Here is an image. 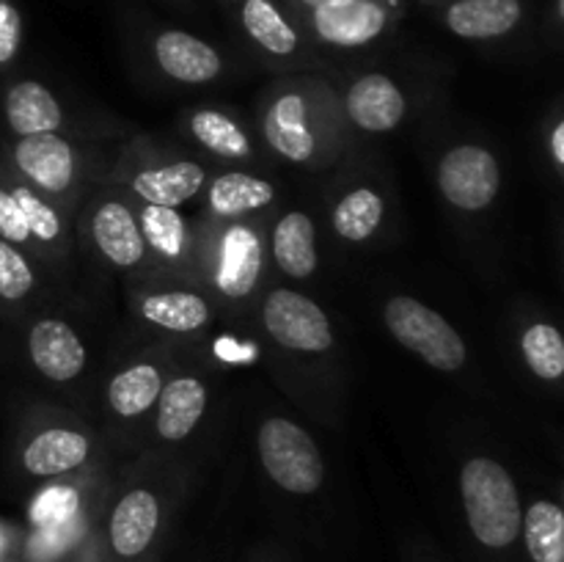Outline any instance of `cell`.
Segmentation results:
<instances>
[{
	"label": "cell",
	"mask_w": 564,
	"mask_h": 562,
	"mask_svg": "<svg viewBox=\"0 0 564 562\" xmlns=\"http://www.w3.org/2000/svg\"><path fill=\"white\" fill-rule=\"evenodd\" d=\"M22 47V14L14 0H0V69L20 55Z\"/></svg>",
	"instance_id": "cell-34"
},
{
	"label": "cell",
	"mask_w": 564,
	"mask_h": 562,
	"mask_svg": "<svg viewBox=\"0 0 564 562\" xmlns=\"http://www.w3.org/2000/svg\"><path fill=\"white\" fill-rule=\"evenodd\" d=\"M135 312L169 334H198L213 320V306L193 290H158L135 295Z\"/></svg>",
	"instance_id": "cell-21"
},
{
	"label": "cell",
	"mask_w": 564,
	"mask_h": 562,
	"mask_svg": "<svg viewBox=\"0 0 564 562\" xmlns=\"http://www.w3.org/2000/svg\"><path fill=\"white\" fill-rule=\"evenodd\" d=\"M279 191L270 180L248 171H224V174L213 176L207 185V213L215 220H246L248 215L259 213V209L270 207L275 202Z\"/></svg>",
	"instance_id": "cell-19"
},
{
	"label": "cell",
	"mask_w": 564,
	"mask_h": 562,
	"mask_svg": "<svg viewBox=\"0 0 564 562\" xmlns=\"http://www.w3.org/2000/svg\"><path fill=\"white\" fill-rule=\"evenodd\" d=\"M523 20V0H455L446 6L444 22L455 36L490 42L516 31Z\"/></svg>",
	"instance_id": "cell-20"
},
{
	"label": "cell",
	"mask_w": 564,
	"mask_h": 562,
	"mask_svg": "<svg viewBox=\"0 0 564 562\" xmlns=\"http://www.w3.org/2000/svg\"><path fill=\"white\" fill-rule=\"evenodd\" d=\"M460 499L471 538L488 551H510L521 540V490L501 461L474 455L460 468Z\"/></svg>",
	"instance_id": "cell-1"
},
{
	"label": "cell",
	"mask_w": 564,
	"mask_h": 562,
	"mask_svg": "<svg viewBox=\"0 0 564 562\" xmlns=\"http://www.w3.org/2000/svg\"><path fill=\"white\" fill-rule=\"evenodd\" d=\"M237 14L248 39L270 58H295L301 53V33L273 0H240Z\"/></svg>",
	"instance_id": "cell-24"
},
{
	"label": "cell",
	"mask_w": 564,
	"mask_h": 562,
	"mask_svg": "<svg viewBox=\"0 0 564 562\" xmlns=\"http://www.w3.org/2000/svg\"><path fill=\"white\" fill-rule=\"evenodd\" d=\"M3 119L14 138L64 130V105L39 80H20L6 88Z\"/></svg>",
	"instance_id": "cell-17"
},
{
	"label": "cell",
	"mask_w": 564,
	"mask_h": 562,
	"mask_svg": "<svg viewBox=\"0 0 564 562\" xmlns=\"http://www.w3.org/2000/svg\"><path fill=\"white\" fill-rule=\"evenodd\" d=\"M551 158H554V163L564 165V125L562 121H556L554 130H551Z\"/></svg>",
	"instance_id": "cell-35"
},
{
	"label": "cell",
	"mask_w": 564,
	"mask_h": 562,
	"mask_svg": "<svg viewBox=\"0 0 564 562\" xmlns=\"http://www.w3.org/2000/svg\"><path fill=\"white\" fill-rule=\"evenodd\" d=\"M435 182L446 202L460 213H482L499 198L501 165L490 149L463 143L441 158Z\"/></svg>",
	"instance_id": "cell-8"
},
{
	"label": "cell",
	"mask_w": 564,
	"mask_h": 562,
	"mask_svg": "<svg viewBox=\"0 0 564 562\" xmlns=\"http://www.w3.org/2000/svg\"><path fill=\"white\" fill-rule=\"evenodd\" d=\"M264 474L284 494L312 496L325 485V461L306 428L286 417H268L257 430Z\"/></svg>",
	"instance_id": "cell-2"
},
{
	"label": "cell",
	"mask_w": 564,
	"mask_h": 562,
	"mask_svg": "<svg viewBox=\"0 0 564 562\" xmlns=\"http://www.w3.org/2000/svg\"><path fill=\"white\" fill-rule=\"evenodd\" d=\"M6 169V165H3ZM6 176H9V185L14 191L17 202H20L22 213H25L28 226H31V235L36 248H61L66 246V224H64V215L42 196L36 193L33 187H28L25 182L17 180L9 169H6Z\"/></svg>",
	"instance_id": "cell-30"
},
{
	"label": "cell",
	"mask_w": 564,
	"mask_h": 562,
	"mask_svg": "<svg viewBox=\"0 0 564 562\" xmlns=\"http://www.w3.org/2000/svg\"><path fill=\"white\" fill-rule=\"evenodd\" d=\"M386 198L375 187H352L334 207V229L345 242H367L383 226Z\"/></svg>",
	"instance_id": "cell-28"
},
{
	"label": "cell",
	"mask_w": 564,
	"mask_h": 562,
	"mask_svg": "<svg viewBox=\"0 0 564 562\" xmlns=\"http://www.w3.org/2000/svg\"><path fill=\"white\" fill-rule=\"evenodd\" d=\"M88 237L99 257L119 270L138 268L147 259L138 213L121 198H97L88 209Z\"/></svg>",
	"instance_id": "cell-12"
},
{
	"label": "cell",
	"mask_w": 564,
	"mask_h": 562,
	"mask_svg": "<svg viewBox=\"0 0 564 562\" xmlns=\"http://www.w3.org/2000/svg\"><path fill=\"white\" fill-rule=\"evenodd\" d=\"M36 290V270L25 251L0 240V301L22 303Z\"/></svg>",
	"instance_id": "cell-32"
},
{
	"label": "cell",
	"mask_w": 564,
	"mask_h": 562,
	"mask_svg": "<svg viewBox=\"0 0 564 562\" xmlns=\"http://www.w3.org/2000/svg\"><path fill=\"white\" fill-rule=\"evenodd\" d=\"M264 237L257 226L235 220L218 235L209 262V284L226 301H246L262 281Z\"/></svg>",
	"instance_id": "cell-9"
},
{
	"label": "cell",
	"mask_w": 564,
	"mask_h": 562,
	"mask_svg": "<svg viewBox=\"0 0 564 562\" xmlns=\"http://www.w3.org/2000/svg\"><path fill=\"white\" fill-rule=\"evenodd\" d=\"M262 136L270 152L290 165H312L323 154L314 102L303 88H281L262 110Z\"/></svg>",
	"instance_id": "cell-6"
},
{
	"label": "cell",
	"mask_w": 564,
	"mask_h": 562,
	"mask_svg": "<svg viewBox=\"0 0 564 562\" xmlns=\"http://www.w3.org/2000/svg\"><path fill=\"white\" fill-rule=\"evenodd\" d=\"M138 226H141L147 251L160 257L169 264L191 262V226L176 207H158L143 204L138 209Z\"/></svg>",
	"instance_id": "cell-26"
},
{
	"label": "cell",
	"mask_w": 564,
	"mask_h": 562,
	"mask_svg": "<svg viewBox=\"0 0 564 562\" xmlns=\"http://www.w3.org/2000/svg\"><path fill=\"white\" fill-rule=\"evenodd\" d=\"M308 22L319 42L350 50L383 36L391 22V11L383 0H328L314 6Z\"/></svg>",
	"instance_id": "cell-11"
},
{
	"label": "cell",
	"mask_w": 564,
	"mask_h": 562,
	"mask_svg": "<svg viewBox=\"0 0 564 562\" xmlns=\"http://www.w3.org/2000/svg\"><path fill=\"white\" fill-rule=\"evenodd\" d=\"M521 356L534 378L560 383L564 375V336L554 323H532L521 334Z\"/></svg>",
	"instance_id": "cell-29"
},
{
	"label": "cell",
	"mask_w": 564,
	"mask_h": 562,
	"mask_svg": "<svg viewBox=\"0 0 564 562\" xmlns=\"http://www.w3.org/2000/svg\"><path fill=\"white\" fill-rule=\"evenodd\" d=\"M262 325L270 339L292 353H328L334 328L319 303L303 292L275 287L262 301Z\"/></svg>",
	"instance_id": "cell-7"
},
{
	"label": "cell",
	"mask_w": 564,
	"mask_h": 562,
	"mask_svg": "<svg viewBox=\"0 0 564 562\" xmlns=\"http://www.w3.org/2000/svg\"><path fill=\"white\" fill-rule=\"evenodd\" d=\"M207 187V169L196 160H174L163 165H147L130 176V191L143 204L176 207L198 198Z\"/></svg>",
	"instance_id": "cell-16"
},
{
	"label": "cell",
	"mask_w": 564,
	"mask_h": 562,
	"mask_svg": "<svg viewBox=\"0 0 564 562\" xmlns=\"http://www.w3.org/2000/svg\"><path fill=\"white\" fill-rule=\"evenodd\" d=\"M152 50L160 72L176 83L204 86V83L218 80V75L224 72V58L218 50L187 31L158 33Z\"/></svg>",
	"instance_id": "cell-15"
},
{
	"label": "cell",
	"mask_w": 564,
	"mask_h": 562,
	"mask_svg": "<svg viewBox=\"0 0 564 562\" xmlns=\"http://www.w3.org/2000/svg\"><path fill=\"white\" fill-rule=\"evenodd\" d=\"M158 435L163 441H185L198 422L204 419L209 406V389L196 375H176L165 380L158 397Z\"/></svg>",
	"instance_id": "cell-18"
},
{
	"label": "cell",
	"mask_w": 564,
	"mask_h": 562,
	"mask_svg": "<svg viewBox=\"0 0 564 562\" xmlns=\"http://www.w3.org/2000/svg\"><path fill=\"white\" fill-rule=\"evenodd\" d=\"M165 527V505L149 485L127 488L105 521L108 562H147Z\"/></svg>",
	"instance_id": "cell-4"
},
{
	"label": "cell",
	"mask_w": 564,
	"mask_h": 562,
	"mask_svg": "<svg viewBox=\"0 0 564 562\" xmlns=\"http://www.w3.org/2000/svg\"><path fill=\"white\" fill-rule=\"evenodd\" d=\"M61 562H108V560H102V554H99L97 545L94 543H83L75 554H69L66 560H61Z\"/></svg>",
	"instance_id": "cell-36"
},
{
	"label": "cell",
	"mask_w": 564,
	"mask_h": 562,
	"mask_svg": "<svg viewBox=\"0 0 564 562\" xmlns=\"http://www.w3.org/2000/svg\"><path fill=\"white\" fill-rule=\"evenodd\" d=\"M521 538L532 562H564V510L554 499H534L523 510Z\"/></svg>",
	"instance_id": "cell-27"
},
{
	"label": "cell",
	"mask_w": 564,
	"mask_h": 562,
	"mask_svg": "<svg viewBox=\"0 0 564 562\" xmlns=\"http://www.w3.org/2000/svg\"><path fill=\"white\" fill-rule=\"evenodd\" d=\"M33 529H55V527H69V523L88 521L86 516V499L77 485L55 483L47 488L39 490L31 501L28 510Z\"/></svg>",
	"instance_id": "cell-31"
},
{
	"label": "cell",
	"mask_w": 564,
	"mask_h": 562,
	"mask_svg": "<svg viewBox=\"0 0 564 562\" xmlns=\"http://www.w3.org/2000/svg\"><path fill=\"white\" fill-rule=\"evenodd\" d=\"M9 545H11V538L6 534V529H0V562L6 560V551H9Z\"/></svg>",
	"instance_id": "cell-37"
},
{
	"label": "cell",
	"mask_w": 564,
	"mask_h": 562,
	"mask_svg": "<svg viewBox=\"0 0 564 562\" xmlns=\"http://www.w3.org/2000/svg\"><path fill=\"white\" fill-rule=\"evenodd\" d=\"M383 320L389 334L433 369L457 372L466 364L468 347L463 336L444 314H438L427 303L411 295H394L386 301Z\"/></svg>",
	"instance_id": "cell-3"
},
{
	"label": "cell",
	"mask_w": 564,
	"mask_h": 562,
	"mask_svg": "<svg viewBox=\"0 0 564 562\" xmlns=\"http://www.w3.org/2000/svg\"><path fill=\"white\" fill-rule=\"evenodd\" d=\"M270 253L275 268L290 279H312L317 273V226L303 209L281 215L270 231Z\"/></svg>",
	"instance_id": "cell-22"
},
{
	"label": "cell",
	"mask_w": 564,
	"mask_h": 562,
	"mask_svg": "<svg viewBox=\"0 0 564 562\" xmlns=\"http://www.w3.org/2000/svg\"><path fill=\"white\" fill-rule=\"evenodd\" d=\"M91 433L72 424H44L22 439L20 466L33 479H61L91 461Z\"/></svg>",
	"instance_id": "cell-10"
},
{
	"label": "cell",
	"mask_w": 564,
	"mask_h": 562,
	"mask_svg": "<svg viewBox=\"0 0 564 562\" xmlns=\"http://www.w3.org/2000/svg\"><path fill=\"white\" fill-rule=\"evenodd\" d=\"M185 130L213 158L246 163L253 160V143L246 127L220 108H196L185 116Z\"/></svg>",
	"instance_id": "cell-23"
},
{
	"label": "cell",
	"mask_w": 564,
	"mask_h": 562,
	"mask_svg": "<svg viewBox=\"0 0 564 562\" xmlns=\"http://www.w3.org/2000/svg\"><path fill=\"white\" fill-rule=\"evenodd\" d=\"M303 6H308V9H314V6H323V3H328V0H301Z\"/></svg>",
	"instance_id": "cell-38"
},
{
	"label": "cell",
	"mask_w": 564,
	"mask_h": 562,
	"mask_svg": "<svg viewBox=\"0 0 564 562\" xmlns=\"http://www.w3.org/2000/svg\"><path fill=\"white\" fill-rule=\"evenodd\" d=\"M165 386V375L160 364L138 361L119 369L108 383V408L119 419H141L158 402Z\"/></svg>",
	"instance_id": "cell-25"
},
{
	"label": "cell",
	"mask_w": 564,
	"mask_h": 562,
	"mask_svg": "<svg viewBox=\"0 0 564 562\" xmlns=\"http://www.w3.org/2000/svg\"><path fill=\"white\" fill-rule=\"evenodd\" d=\"M345 114L358 130L391 132L402 125L408 114V97L394 77L369 72L356 77L345 94Z\"/></svg>",
	"instance_id": "cell-14"
},
{
	"label": "cell",
	"mask_w": 564,
	"mask_h": 562,
	"mask_svg": "<svg viewBox=\"0 0 564 562\" xmlns=\"http://www.w3.org/2000/svg\"><path fill=\"white\" fill-rule=\"evenodd\" d=\"M28 358L42 378L69 383L86 369V345L69 323L42 317L28 328Z\"/></svg>",
	"instance_id": "cell-13"
},
{
	"label": "cell",
	"mask_w": 564,
	"mask_h": 562,
	"mask_svg": "<svg viewBox=\"0 0 564 562\" xmlns=\"http://www.w3.org/2000/svg\"><path fill=\"white\" fill-rule=\"evenodd\" d=\"M0 240L22 248V251H36L31 226H28L25 213H22L20 202H17L14 191H11L3 165H0Z\"/></svg>",
	"instance_id": "cell-33"
},
{
	"label": "cell",
	"mask_w": 564,
	"mask_h": 562,
	"mask_svg": "<svg viewBox=\"0 0 564 562\" xmlns=\"http://www.w3.org/2000/svg\"><path fill=\"white\" fill-rule=\"evenodd\" d=\"M6 163L17 180L25 182L44 198L66 196L80 176V154L61 132L14 138L6 147Z\"/></svg>",
	"instance_id": "cell-5"
}]
</instances>
